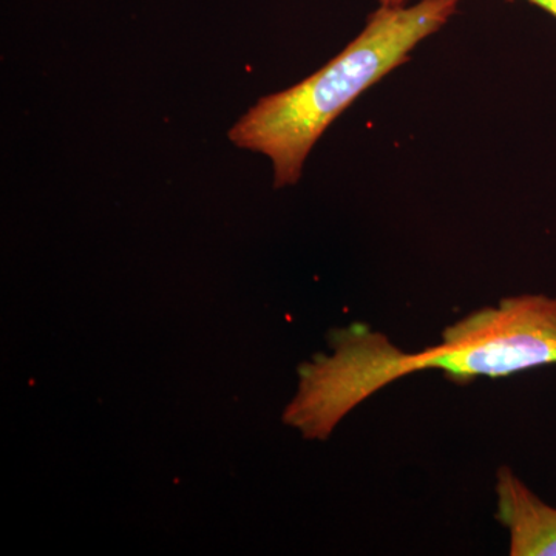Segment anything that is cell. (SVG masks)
<instances>
[{
	"label": "cell",
	"mask_w": 556,
	"mask_h": 556,
	"mask_svg": "<svg viewBox=\"0 0 556 556\" xmlns=\"http://www.w3.org/2000/svg\"><path fill=\"white\" fill-rule=\"evenodd\" d=\"M331 356L300 365L299 391L283 413L303 438L325 441L362 402L419 371L452 382L510 378L556 365V298L521 294L467 314L442 331L438 345L407 353L364 324L329 334Z\"/></svg>",
	"instance_id": "1"
},
{
	"label": "cell",
	"mask_w": 556,
	"mask_h": 556,
	"mask_svg": "<svg viewBox=\"0 0 556 556\" xmlns=\"http://www.w3.org/2000/svg\"><path fill=\"white\" fill-rule=\"evenodd\" d=\"M460 0H420L380 7L364 31L334 60L291 89L263 98L229 130L241 149L274 164V186L295 185L311 149L329 124L369 87L409 60L417 43L441 30Z\"/></svg>",
	"instance_id": "2"
},
{
	"label": "cell",
	"mask_w": 556,
	"mask_h": 556,
	"mask_svg": "<svg viewBox=\"0 0 556 556\" xmlns=\"http://www.w3.org/2000/svg\"><path fill=\"white\" fill-rule=\"evenodd\" d=\"M496 519L510 556H556V507L548 506L508 466L496 471Z\"/></svg>",
	"instance_id": "3"
},
{
	"label": "cell",
	"mask_w": 556,
	"mask_h": 556,
	"mask_svg": "<svg viewBox=\"0 0 556 556\" xmlns=\"http://www.w3.org/2000/svg\"><path fill=\"white\" fill-rule=\"evenodd\" d=\"M508 2H514V0H508ZM527 2L546 10L547 13H551L552 16L556 17V0H527Z\"/></svg>",
	"instance_id": "4"
},
{
	"label": "cell",
	"mask_w": 556,
	"mask_h": 556,
	"mask_svg": "<svg viewBox=\"0 0 556 556\" xmlns=\"http://www.w3.org/2000/svg\"><path fill=\"white\" fill-rule=\"evenodd\" d=\"M379 2L383 7H404L408 0H379Z\"/></svg>",
	"instance_id": "5"
}]
</instances>
